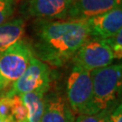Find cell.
I'll return each mask as SVG.
<instances>
[{
	"label": "cell",
	"instance_id": "1",
	"mask_svg": "<svg viewBox=\"0 0 122 122\" xmlns=\"http://www.w3.org/2000/svg\"><path fill=\"white\" fill-rule=\"evenodd\" d=\"M90 35L84 20H44L35 22L31 46L40 61L61 67L72 59Z\"/></svg>",
	"mask_w": 122,
	"mask_h": 122
},
{
	"label": "cell",
	"instance_id": "2",
	"mask_svg": "<svg viewBox=\"0 0 122 122\" xmlns=\"http://www.w3.org/2000/svg\"><path fill=\"white\" fill-rule=\"evenodd\" d=\"M66 100L74 114L92 115L100 112L93 98L90 71L74 64L66 83Z\"/></svg>",
	"mask_w": 122,
	"mask_h": 122
},
{
	"label": "cell",
	"instance_id": "3",
	"mask_svg": "<svg viewBox=\"0 0 122 122\" xmlns=\"http://www.w3.org/2000/svg\"><path fill=\"white\" fill-rule=\"evenodd\" d=\"M90 73L95 104L100 111L109 109L121 89V64H110Z\"/></svg>",
	"mask_w": 122,
	"mask_h": 122
},
{
	"label": "cell",
	"instance_id": "4",
	"mask_svg": "<svg viewBox=\"0 0 122 122\" xmlns=\"http://www.w3.org/2000/svg\"><path fill=\"white\" fill-rule=\"evenodd\" d=\"M35 56L32 47L19 40L0 55V92L12 87Z\"/></svg>",
	"mask_w": 122,
	"mask_h": 122
},
{
	"label": "cell",
	"instance_id": "5",
	"mask_svg": "<svg viewBox=\"0 0 122 122\" xmlns=\"http://www.w3.org/2000/svg\"><path fill=\"white\" fill-rule=\"evenodd\" d=\"M72 59L75 65L91 71L110 65L115 57L106 39L90 37L76 52Z\"/></svg>",
	"mask_w": 122,
	"mask_h": 122
},
{
	"label": "cell",
	"instance_id": "6",
	"mask_svg": "<svg viewBox=\"0 0 122 122\" xmlns=\"http://www.w3.org/2000/svg\"><path fill=\"white\" fill-rule=\"evenodd\" d=\"M50 83L51 72L48 65L33 56L24 73L12 85L10 92L19 96L35 91L46 92Z\"/></svg>",
	"mask_w": 122,
	"mask_h": 122
},
{
	"label": "cell",
	"instance_id": "7",
	"mask_svg": "<svg viewBox=\"0 0 122 122\" xmlns=\"http://www.w3.org/2000/svg\"><path fill=\"white\" fill-rule=\"evenodd\" d=\"M91 38L108 39L117 35L122 28V9L114 8L110 11L84 19Z\"/></svg>",
	"mask_w": 122,
	"mask_h": 122
},
{
	"label": "cell",
	"instance_id": "8",
	"mask_svg": "<svg viewBox=\"0 0 122 122\" xmlns=\"http://www.w3.org/2000/svg\"><path fill=\"white\" fill-rule=\"evenodd\" d=\"M74 0H29L26 12L30 16L44 20H67Z\"/></svg>",
	"mask_w": 122,
	"mask_h": 122
},
{
	"label": "cell",
	"instance_id": "9",
	"mask_svg": "<svg viewBox=\"0 0 122 122\" xmlns=\"http://www.w3.org/2000/svg\"><path fill=\"white\" fill-rule=\"evenodd\" d=\"M121 6V0H74L67 20H84Z\"/></svg>",
	"mask_w": 122,
	"mask_h": 122
},
{
	"label": "cell",
	"instance_id": "10",
	"mask_svg": "<svg viewBox=\"0 0 122 122\" xmlns=\"http://www.w3.org/2000/svg\"><path fill=\"white\" fill-rule=\"evenodd\" d=\"M75 114L64 97L51 93L44 97V108L41 122H74Z\"/></svg>",
	"mask_w": 122,
	"mask_h": 122
},
{
	"label": "cell",
	"instance_id": "11",
	"mask_svg": "<svg viewBox=\"0 0 122 122\" xmlns=\"http://www.w3.org/2000/svg\"><path fill=\"white\" fill-rule=\"evenodd\" d=\"M25 22L15 19L0 25V55L15 43L21 40L24 35Z\"/></svg>",
	"mask_w": 122,
	"mask_h": 122
},
{
	"label": "cell",
	"instance_id": "12",
	"mask_svg": "<svg viewBox=\"0 0 122 122\" xmlns=\"http://www.w3.org/2000/svg\"><path fill=\"white\" fill-rule=\"evenodd\" d=\"M44 93L41 91H35L20 96L27 109L28 122H41L44 108Z\"/></svg>",
	"mask_w": 122,
	"mask_h": 122
},
{
	"label": "cell",
	"instance_id": "13",
	"mask_svg": "<svg viewBox=\"0 0 122 122\" xmlns=\"http://www.w3.org/2000/svg\"><path fill=\"white\" fill-rule=\"evenodd\" d=\"M12 95V115L13 122H28L27 109L24 105L19 95L14 94L8 91Z\"/></svg>",
	"mask_w": 122,
	"mask_h": 122
},
{
	"label": "cell",
	"instance_id": "14",
	"mask_svg": "<svg viewBox=\"0 0 122 122\" xmlns=\"http://www.w3.org/2000/svg\"><path fill=\"white\" fill-rule=\"evenodd\" d=\"M0 122H13L12 95L9 92L0 94Z\"/></svg>",
	"mask_w": 122,
	"mask_h": 122
},
{
	"label": "cell",
	"instance_id": "15",
	"mask_svg": "<svg viewBox=\"0 0 122 122\" xmlns=\"http://www.w3.org/2000/svg\"><path fill=\"white\" fill-rule=\"evenodd\" d=\"M109 109H104L92 115H78L74 122H109Z\"/></svg>",
	"mask_w": 122,
	"mask_h": 122
},
{
	"label": "cell",
	"instance_id": "16",
	"mask_svg": "<svg viewBox=\"0 0 122 122\" xmlns=\"http://www.w3.org/2000/svg\"><path fill=\"white\" fill-rule=\"evenodd\" d=\"M15 2L13 0H0V25L7 22L13 15Z\"/></svg>",
	"mask_w": 122,
	"mask_h": 122
},
{
	"label": "cell",
	"instance_id": "17",
	"mask_svg": "<svg viewBox=\"0 0 122 122\" xmlns=\"http://www.w3.org/2000/svg\"><path fill=\"white\" fill-rule=\"evenodd\" d=\"M112 50L115 59H121L122 57V30L119 31L117 35L106 39Z\"/></svg>",
	"mask_w": 122,
	"mask_h": 122
},
{
	"label": "cell",
	"instance_id": "18",
	"mask_svg": "<svg viewBox=\"0 0 122 122\" xmlns=\"http://www.w3.org/2000/svg\"><path fill=\"white\" fill-rule=\"evenodd\" d=\"M109 122H122V106L119 104L109 113Z\"/></svg>",
	"mask_w": 122,
	"mask_h": 122
},
{
	"label": "cell",
	"instance_id": "19",
	"mask_svg": "<svg viewBox=\"0 0 122 122\" xmlns=\"http://www.w3.org/2000/svg\"><path fill=\"white\" fill-rule=\"evenodd\" d=\"M15 3H17V2H19V1H21V0H13Z\"/></svg>",
	"mask_w": 122,
	"mask_h": 122
}]
</instances>
